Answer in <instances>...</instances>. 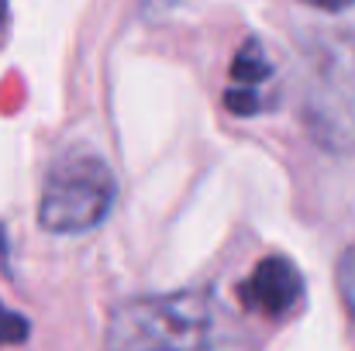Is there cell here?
<instances>
[{
  "instance_id": "cell-1",
  "label": "cell",
  "mask_w": 355,
  "mask_h": 351,
  "mask_svg": "<svg viewBox=\"0 0 355 351\" xmlns=\"http://www.w3.org/2000/svg\"><path fill=\"white\" fill-rule=\"evenodd\" d=\"M300 124L328 155H355V35L318 31L304 42Z\"/></svg>"
},
{
  "instance_id": "cell-2",
  "label": "cell",
  "mask_w": 355,
  "mask_h": 351,
  "mask_svg": "<svg viewBox=\"0 0 355 351\" xmlns=\"http://www.w3.org/2000/svg\"><path fill=\"white\" fill-rule=\"evenodd\" d=\"M218 310L207 289L135 296L107 321V351H207Z\"/></svg>"
},
{
  "instance_id": "cell-3",
  "label": "cell",
  "mask_w": 355,
  "mask_h": 351,
  "mask_svg": "<svg viewBox=\"0 0 355 351\" xmlns=\"http://www.w3.org/2000/svg\"><path fill=\"white\" fill-rule=\"evenodd\" d=\"M118 204V176L101 155L59 159L38 197V224L49 234H87L101 228Z\"/></svg>"
},
{
  "instance_id": "cell-4",
  "label": "cell",
  "mask_w": 355,
  "mask_h": 351,
  "mask_svg": "<svg viewBox=\"0 0 355 351\" xmlns=\"http://www.w3.org/2000/svg\"><path fill=\"white\" fill-rule=\"evenodd\" d=\"M238 300L245 310H255L262 317H286L304 300V276L286 255H266L238 286Z\"/></svg>"
},
{
  "instance_id": "cell-5",
  "label": "cell",
  "mask_w": 355,
  "mask_h": 351,
  "mask_svg": "<svg viewBox=\"0 0 355 351\" xmlns=\"http://www.w3.org/2000/svg\"><path fill=\"white\" fill-rule=\"evenodd\" d=\"M272 62L262 48L259 38H245L241 48L232 59V87H245V90H259L266 83H272Z\"/></svg>"
},
{
  "instance_id": "cell-6",
  "label": "cell",
  "mask_w": 355,
  "mask_h": 351,
  "mask_svg": "<svg viewBox=\"0 0 355 351\" xmlns=\"http://www.w3.org/2000/svg\"><path fill=\"white\" fill-rule=\"evenodd\" d=\"M31 334V321L10 307L0 303V348H10V345H24Z\"/></svg>"
},
{
  "instance_id": "cell-7",
  "label": "cell",
  "mask_w": 355,
  "mask_h": 351,
  "mask_svg": "<svg viewBox=\"0 0 355 351\" xmlns=\"http://www.w3.org/2000/svg\"><path fill=\"white\" fill-rule=\"evenodd\" d=\"M335 282H338V296L345 303V310L352 314L355 321V244H349L338 258V269H335Z\"/></svg>"
},
{
  "instance_id": "cell-8",
  "label": "cell",
  "mask_w": 355,
  "mask_h": 351,
  "mask_svg": "<svg viewBox=\"0 0 355 351\" xmlns=\"http://www.w3.org/2000/svg\"><path fill=\"white\" fill-rule=\"evenodd\" d=\"M300 3H311L314 10H324V14H342V10H349L355 0H300Z\"/></svg>"
},
{
  "instance_id": "cell-9",
  "label": "cell",
  "mask_w": 355,
  "mask_h": 351,
  "mask_svg": "<svg viewBox=\"0 0 355 351\" xmlns=\"http://www.w3.org/2000/svg\"><path fill=\"white\" fill-rule=\"evenodd\" d=\"M3 21H7V0H0V28H3Z\"/></svg>"
}]
</instances>
